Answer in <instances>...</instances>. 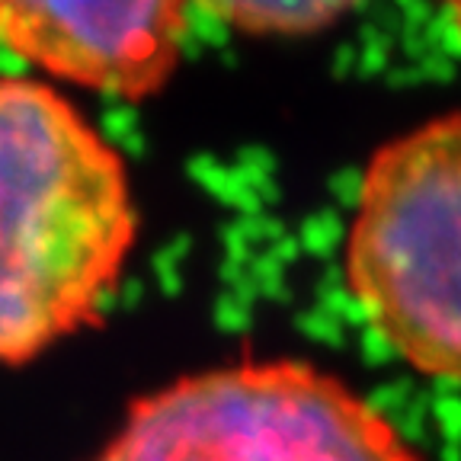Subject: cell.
Listing matches in <instances>:
<instances>
[{"mask_svg": "<svg viewBox=\"0 0 461 461\" xmlns=\"http://www.w3.org/2000/svg\"><path fill=\"white\" fill-rule=\"evenodd\" d=\"M230 26L259 36H302L330 26L359 0H202Z\"/></svg>", "mask_w": 461, "mask_h": 461, "instance_id": "5", "label": "cell"}, {"mask_svg": "<svg viewBox=\"0 0 461 461\" xmlns=\"http://www.w3.org/2000/svg\"><path fill=\"white\" fill-rule=\"evenodd\" d=\"M96 461H420L372 403L302 362H244L131 407Z\"/></svg>", "mask_w": 461, "mask_h": 461, "instance_id": "3", "label": "cell"}, {"mask_svg": "<svg viewBox=\"0 0 461 461\" xmlns=\"http://www.w3.org/2000/svg\"><path fill=\"white\" fill-rule=\"evenodd\" d=\"M442 4H446V7L452 10V16H455V20L461 23V0H442Z\"/></svg>", "mask_w": 461, "mask_h": 461, "instance_id": "6", "label": "cell"}, {"mask_svg": "<svg viewBox=\"0 0 461 461\" xmlns=\"http://www.w3.org/2000/svg\"><path fill=\"white\" fill-rule=\"evenodd\" d=\"M189 0H0V42L55 77L144 100L180 61Z\"/></svg>", "mask_w": 461, "mask_h": 461, "instance_id": "4", "label": "cell"}, {"mask_svg": "<svg viewBox=\"0 0 461 461\" xmlns=\"http://www.w3.org/2000/svg\"><path fill=\"white\" fill-rule=\"evenodd\" d=\"M346 273L368 324L403 362L461 384V113L375 154Z\"/></svg>", "mask_w": 461, "mask_h": 461, "instance_id": "2", "label": "cell"}, {"mask_svg": "<svg viewBox=\"0 0 461 461\" xmlns=\"http://www.w3.org/2000/svg\"><path fill=\"white\" fill-rule=\"evenodd\" d=\"M138 234L129 173L55 90L0 77V362L96 321Z\"/></svg>", "mask_w": 461, "mask_h": 461, "instance_id": "1", "label": "cell"}]
</instances>
